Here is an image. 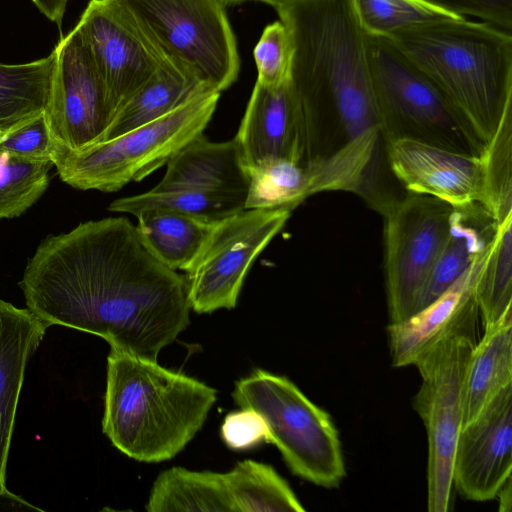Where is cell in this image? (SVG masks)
I'll return each instance as SVG.
<instances>
[{
    "mask_svg": "<svg viewBox=\"0 0 512 512\" xmlns=\"http://www.w3.org/2000/svg\"><path fill=\"white\" fill-rule=\"evenodd\" d=\"M475 343V327L465 328L442 338L413 363L421 376L413 406L428 438L427 506L430 512L449 509L453 456L463 424V381Z\"/></svg>",
    "mask_w": 512,
    "mask_h": 512,
    "instance_id": "obj_9",
    "label": "cell"
},
{
    "mask_svg": "<svg viewBox=\"0 0 512 512\" xmlns=\"http://www.w3.org/2000/svg\"><path fill=\"white\" fill-rule=\"evenodd\" d=\"M289 35L288 80L305 131L304 164L333 155L371 179L380 177L384 141L367 35L351 0H282L275 7ZM334 154V155H335Z\"/></svg>",
    "mask_w": 512,
    "mask_h": 512,
    "instance_id": "obj_2",
    "label": "cell"
},
{
    "mask_svg": "<svg viewBox=\"0 0 512 512\" xmlns=\"http://www.w3.org/2000/svg\"><path fill=\"white\" fill-rule=\"evenodd\" d=\"M288 209H244L215 223L185 270L187 299L197 313L236 306L246 274L291 216Z\"/></svg>",
    "mask_w": 512,
    "mask_h": 512,
    "instance_id": "obj_11",
    "label": "cell"
},
{
    "mask_svg": "<svg viewBox=\"0 0 512 512\" xmlns=\"http://www.w3.org/2000/svg\"><path fill=\"white\" fill-rule=\"evenodd\" d=\"M19 286L27 309L47 328L91 333L147 360L157 361L189 325L185 278L145 247L125 217L46 237Z\"/></svg>",
    "mask_w": 512,
    "mask_h": 512,
    "instance_id": "obj_1",
    "label": "cell"
},
{
    "mask_svg": "<svg viewBox=\"0 0 512 512\" xmlns=\"http://www.w3.org/2000/svg\"><path fill=\"white\" fill-rule=\"evenodd\" d=\"M221 437L232 450L242 451L262 442L270 443L269 430L263 417L255 410L240 408L226 415Z\"/></svg>",
    "mask_w": 512,
    "mask_h": 512,
    "instance_id": "obj_35",
    "label": "cell"
},
{
    "mask_svg": "<svg viewBox=\"0 0 512 512\" xmlns=\"http://www.w3.org/2000/svg\"><path fill=\"white\" fill-rule=\"evenodd\" d=\"M357 18L367 34L390 36L415 25L454 16L420 0H351Z\"/></svg>",
    "mask_w": 512,
    "mask_h": 512,
    "instance_id": "obj_32",
    "label": "cell"
},
{
    "mask_svg": "<svg viewBox=\"0 0 512 512\" xmlns=\"http://www.w3.org/2000/svg\"><path fill=\"white\" fill-rule=\"evenodd\" d=\"M497 496H499L500 511H510L511 509V477L499 489Z\"/></svg>",
    "mask_w": 512,
    "mask_h": 512,
    "instance_id": "obj_38",
    "label": "cell"
},
{
    "mask_svg": "<svg viewBox=\"0 0 512 512\" xmlns=\"http://www.w3.org/2000/svg\"><path fill=\"white\" fill-rule=\"evenodd\" d=\"M39 11L48 13L61 9L66 5L68 0H32Z\"/></svg>",
    "mask_w": 512,
    "mask_h": 512,
    "instance_id": "obj_39",
    "label": "cell"
},
{
    "mask_svg": "<svg viewBox=\"0 0 512 512\" xmlns=\"http://www.w3.org/2000/svg\"><path fill=\"white\" fill-rule=\"evenodd\" d=\"M218 1H220L224 5L235 4V3H240V2H244V1H260V2H264V3H267V4L275 7L282 0H218Z\"/></svg>",
    "mask_w": 512,
    "mask_h": 512,
    "instance_id": "obj_40",
    "label": "cell"
},
{
    "mask_svg": "<svg viewBox=\"0 0 512 512\" xmlns=\"http://www.w3.org/2000/svg\"><path fill=\"white\" fill-rule=\"evenodd\" d=\"M476 299L484 329L512 310V214L496 224L479 272Z\"/></svg>",
    "mask_w": 512,
    "mask_h": 512,
    "instance_id": "obj_29",
    "label": "cell"
},
{
    "mask_svg": "<svg viewBox=\"0 0 512 512\" xmlns=\"http://www.w3.org/2000/svg\"><path fill=\"white\" fill-rule=\"evenodd\" d=\"M249 177L235 139L215 143L203 134L191 140L168 162L157 191L193 189L247 196Z\"/></svg>",
    "mask_w": 512,
    "mask_h": 512,
    "instance_id": "obj_19",
    "label": "cell"
},
{
    "mask_svg": "<svg viewBox=\"0 0 512 512\" xmlns=\"http://www.w3.org/2000/svg\"><path fill=\"white\" fill-rule=\"evenodd\" d=\"M453 206L410 193L389 198L383 216L384 273L390 323L409 318L416 298L449 231Z\"/></svg>",
    "mask_w": 512,
    "mask_h": 512,
    "instance_id": "obj_10",
    "label": "cell"
},
{
    "mask_svg": "<svg viewBox=\"0 0 512 512\" xmlns=\"http://www.w3.org/2000/svg\"><path fill=\"white\" fill-rule=\"evenodd\" d=\"M54 143L44 112L7 134L0 149L29 160L51 161Z\"/></svg>",
    "mask_w": 512,
    "mask_h": 512,
    "instance_id": "obj_34",
    "label": "cell"
},
{
    "mask_svg": "<svg viewBox=\"0 0 512 512\" xmlns=\"http://www.w3.org/2000/svg\"><path fill=\"white\" fill-rule=\"evenodd\" d=\"M509 384H512V310L484 329L471 351L463 381L462 426L476 419Z\"/></svg>",
    "mask_w": 512,
    "mask_h": 512,
    "instance_id": "obj_21",
    "label": "cell"
},
{
    "mask_svg": "<svg viewBox=\"0 0 512 512\" xmlns=\"http://www.w3.org/2000/svg\"><path fill=\"white\" fill-rule=\"evenodd\" d=\"M366 35L384 144L409 138L480 156L482 149L436 84L390 38Z\"/></svg>",
    "mask_w": 512,
    "mask_h": 512,
    "instance_id": "obj_8",
    "label": "cell"
},
{
    "mask_svg": "<svg viewBox=\"0 0 512 512\" xmlns=\"http://www.w3.org/2000/svg\"><path fill=\"white\" fill-rule=\"evenodd\" d=\"M2 139H3V135H2V133L0 131V142L2 141Z\"/></svg>",
    "mask_w": 512,
    "mask_h": 512,
    "instance_id": "obj_41",
    "label": "cell"
},
{
    "mask_svg": "<svg viewBox=\"0 0 512 512\" xmlns=\"http://www.w3.org/2000/svg\"><path fill=\"white\" fill-rule=\"evenodd\" d=\"M205 90L211 89L185 71L163 63L117 111L104 141L163 117Z\"/></svg>",
    "mask_w": 512,
    "mask_h": 512,
    "instance_id": "obj_22",
    "label": "cell"
},
{
    "mask_svg": "<svg viewBox=\"0 0 512 512\" xmlns=\"http://www.w3.org/2000/svg\"><path fill=\"white\" fill-rule=\"evenodd\" d=\"M388 38L442 91L483 151L512 107L511 33L451 18L407 27Z\"/></svg>",
    "mask_w": 512,
    "mask_h": 512,
    "instance_id": "obj_3",
    "label": "cell"
},
{
    "mask_svg": "<svg viewBox=\"0 0 512 512\" xmlns=\"http://www.w3.org/2000/svg\"><path fill=\"white\" fill-rule=\"evenodd\" d=\"M54 68L53 51L28 63L0 62V131L3 138L46 112Z\"/></svg>",
    "mask_w": 512,
    "mask_h": 512,
    "instance_id": "obj_24",
    "label": "cell"
},
{
    "mask_svg": "<svg viewBox=\"0 0 512 512\" xmlns=\"http://www.w3.org/2000/svg\"><path fill=\"white\" fill-rule=\"evenodd\" d=\"M53 52L55 68L45 112L50 134L65 148L81 151L104 141L112 122L106 88L76 26Z\"/></svg>",
    "mask_w": 512,
    "mask_h": 512,
    "instance_id": "obj_12",
    "label": "cell"
},
{
    "mask_svg": "<svg viewBox=\"0 0 512 512\" xmlns=\"http://www.w3.org/2000/svg\"><path fill=\"white\" fill-rule=\"evenodd\" d=\"M496 224L479 203L454 208L447 238L420 289L413 314L436 300L470 268L486 250Z\"/></svg>",
    "mask_w": 512,
    "mask_h": 512,
    "instance_id": "obj_20",
    "label": "cell"
},
{
    "mask_svg": "<svg viewBox=\"0 0 512 512\" xmlns=\"http://www.w3.org/2000/svg\"><path fill=\"white\" fill-rule=\"evenodd\" d=\"M432 7L466 18L474 16L505 31L512 30V0H420Z\"/></svg>",
    "mask_w": 512,
    "mask_h": 512,
    "instance_id": "obj_36",
    "label": "cell"
},
{
    "mask_svg": "<svg viewBox=\"0 0 512 512\" xmlns=\"http://www.w3.org/2000/svg\"><path fill=\"white\" fill-rule=\"evenodd\" d=\"M51 161L25 159L0 149V219L29 209L49 185Z\"/></svg>",
    "mask_w": 512,
    "mask_h": 512,
    "instance_id": "obj_31",
    "label": "cell"
},
{
    "mask_svg": "<svg viewBox=\"0 0 512 512\" xmlns=\"http://www.w3.org/2000/svg\"><path fill=\"white\" fill-rule=\"evenodd\" d=\"M234 139L245 168L275 158L304 164L303 118L288 79L275 87L255 83Z\"/></svg>",
    "mask_w": 512,
    "mask_h": 512,
    "instance_id": "obj_16",
    "label": "cell"
},
{
    "mask_svg": "<svg viewBox=\"0 0 512 512\" xmlns=\"http://www.w3.org/2000/svg\"><path fill=\"white\" fill-rule=\"evenodd\" d=\"M485 252L431 304L401 322L388 325L394 367L413 365L423 352L442 338L475 327L479 315L476 287Z\"/></svg>",
    "mask_w": 512,
    "mask_h": 512,
    "instance_id": "obj_17",
    "label": "cell"
},
{
    "mask_svg": "<svg viewBox=\"0 0 512 512\" xmlns=\"http://www.w3.org/2000/svg\"><path fill=\"white\" fill-rule=\"evenodd\" d=\"M232 396L240 408L263 417L270 443L295 475L325 488L340 484L345 465L334 423L292 381L256 369L236 382Z\"/></svg>",
    "mask_w": 512,
    "mask_h": 512,
    "instance_id": "obj_7",
    "label": "cell"
},
{
    "mask_svg": "<svg viewBox=\"0 0 512 512\" xmlns=\"http://www.w3.org/2000/svg\"><path fill=\"white\" fill-rule=\"evenodd\" d=\"M46 329L29 309L0 299V489L6 488L7 461L26 364Z\"/></svg>",
    "mask_w": 512,
    "mask_h": 512,
    "instance_id": "obj_18",
    "label": "cell"
},
{
    "mask_svg": "<svg viewBox=\"0 0 512 512\" xmlns=\"http://www.w3.org/2000/svg\"><path fill=\"white\" fill-rule=\"evenodd\" d=\"M164 63L222 92L240 59L226 5L218 0H116Z\"/></svg>",
    "mask_w": 512,
    "mask_h": 512,
    "instance_id": "obj_6",
    "label": "cell"
},
{
    "mask_svg": "<svg viewBox=\"0 0 512 512\" xmlns=\"http://www.w3.org/2000/svg\"><path fill=\"white\" fill-rule=\"evenodd\" d=\"M148 512H235L224 473L172 467L153 483Z\"/></svg>",
    "mask_w": 512,
    "mask_h": 512,
    "instance_id": "obj_23",
    "label": "cell"
},
{
    "mask_svg": "<svg viewBox=\"0 0 512 512\" xmlns=\"http://www.w3.org/2000/svg\"><path fill=\"white\" fill-rule=\"evenodd\" d=\"M215 401L216 390L205 383L110 348L102 430L128 457L149 463L173 458Z\"/></svg>",
    "mask_w": 512,
    "mask_h": 512,
    "instance_id": "obj_4",
    "label": "cell"
},
{
    "mask_svg": "<svg viewBox=\"0 0 512 512\" xmlns=\"http://www.w3.org/2000/svg\"><path fill=\"white\" fill-rule=\"evenodd\" d=\"M512 384L461 427L453 456V485L463 498L488 501L511 477Z\"/></svg>",
    "mask_w": 512,
    "mask_h": 512,
    "instance_id": "obj_14",
    "label": "cell"
},
{
    "mask_svg": "<svg viewBox=\"0 0 512 512\" xmlns=\"http://www.w3.org/2000/svg\"><path fill=\"white\" fill-rule=\"evenodd\" d=\"M235 512H303L288 483L270 465L238 462L224 473Z\"/></svg>",
    "mask_w": 512,
    "mask_h": 512,
    "instance_id": "obj_28",
    "label": "cell"
},
{
    "mask_svg": "<svg viewBox=\"0 0 512 512\" xmlns=\"http://www.w3.org/2000/svg\"><path fill=\"white\" fill-rule=\"evenodd\" d=\"M258 83L275 87L288 79L292 48L283 23L275 21L265 27L254 51Z\"/></svg>",
    "mask_w": 512,
    "mask_h": 512,
    "instance_id": "obj_33",
    "label": "cell"
},
{
    "mask_svg": "<svg viewBox=\"0 0 512 512\" xmlns=\"http://www.w3.org/2000/svg\"><path fill=\"white\" fill-rule=\"evenodd\" d=\"M482 190L479 204L500 223L512 214V107L503 114L481 155Z\"/></svg>",
    "mask_w": 512,
    "mask_h": 512,
    "instance_id": "obj_30",
    "label": "cell"
},
{
    "mask_svg": "<svg viewBox=\"0 0 512 512\" xmlns=\"http://www.w3.org/2000/svg\"><path fill=\"white\" fill-rule=\"evenodd\" d=\"M76 27L103 80L114 118L164 62L116 0H91Z\"/></svg>",
    "mask_w": 512,
    "mask_h": 512,
    "instance_id": "obj_13",
    "label": "cell"
},
{
    "mask_svg": "<svg viewBox=\"0 0 512 512\" xmlns=\"http://www.w3.org/2000/svg\"><path fill=\"white\" fill-rule=\"evenodd\" d=\"M249 187L245 209H288L292 211L317 193L316 176L308 165L286 158L263 161L246 168Z\"/></svg>",
    "mask_w": 512,
    "mask_h": 512,
    "instance_id": "obj_26",
    "label": "cell"
},
{
    "mask_svg": "<svg viewBox=\"0 0 512 512\" xmlns=\"http://www.w3.org/2000/svg\"><path fill=\"white\" fill-rule=\"evenodd\" d=\"M135 225L145 247L170 269L185 271L214 224L167 210L136 215Z\"/></svg>",
    "mask_w": 512,
    "mask_h": 512,
    "instance_id": "obj_25",
    "label": "cell"
},
{
    "mask_svg": "<svg viewBox=\"0 0 512 512\" xmlns=\"http://www.w3.org/2000/svg\"><path fill=\"white\" fill-rule=\"evenodd\" d=\"M1 511L43 512L44 510L10 492L7 488H4L0 489V512Z\"/></svg>",
    "mask_w": 512,
    "mask_h": 512,
    "instance_id": "obj_37",
    "label": "cell"
},
{
    "mask_svg": "<svg viewBox=\"0 0 512 512\" xmlns=\"http://www.w3.org/2000/svg\"><path fill=\"white\" fill-rule=\"evenodd\" d=\"M245 195L206 192L193 189L157 191L119 198L108 207L113 212L138 215L149 210H167L187 215L209 224L245 209Z\"/></svg>",
    "mask_w": 512,
    "mask_h": 512,
    "instance_id": "obj_27",
    "label": "cell"
},
{
    "mask_svg": "<svg viewBox=\"0 0 512 512\" xmlns=\"http://www.w3.org/2000/svg\"><path fill=\"white\" fill-rule=\"evenodd\" d=\"M384 150L392 173L410 193L433 196L455 208L480 202V156L409 138L387 141Z\"/></svg>",
    "mask_w": 512,
    "mask_h": 512,
    "instance_id": "obj_15",
    "label": "cell"
},
{
    "mask_svg": "<svg viewBox=\"0 0 512 512\" xmlns=\"http://www.w3.org/2000/svg\"><path fill=\"white\" fill-rule=\"evenodd\" d=\"M220 92L205 90L163 117L81 151L54 143L51 162L62 181L80 190L115 192L162 167L203 134Z\"/></svg>",
    "mask_w": 512,
    "mask_h": 512,
    "instance_id": "obj_5",
    "label": "cell"
}]
</instances>
